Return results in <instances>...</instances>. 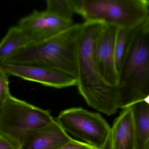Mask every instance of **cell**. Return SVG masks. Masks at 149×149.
<instances>
[{
	"instance_id": "cell-1",
	"label": "cell",
	"mask_w": 149,
	"mask_h": 149,
	"mask_svg": "<svg viewBox=\"0 0 149 149\" xmlns=\"http://www.w3.org/2000/svg\"><path fill=\"white\" fill-rule=\"evenodd\" d=\"M104 24L85 22L82 24L77 55V85L87 104L109 116L121 108L118 87L108 84L99 72L94 57L95 47Z\"/></svg>"
},
{
	"instance_id": "cell-2",
	"label": "cell",
	"mask_w": 149,
	"mask_h": 149,
	"mask_svg": "<svg viewBox=\"0 0 149 149\" xmlns=\"http://www.w3.org/2000/svg\"><path fill=\"white\" fill-rule=\"evenodd\" d=\"M82 24H75L48 39L17 51L0 62L46 66L77 78V55Z\"/></svg>"
},
{
	"instance_id": "cell-3",
	"label": "cell",
	"mask_w": 149,
	"mask_h": 149,
	"mask_svg": "<svg viewBox=\"0 0 149 149\" xmlns=\"http://www.w3.org/2000/svg\"><path fill=\"white\" fill-rule=\"evenodd\" d=\"M142 24L134 30L118 73L121 109L149 95V32L143 29Z\"/></svg>"
},
{
	"instance_id": "cell-4",
	"label": "cell",
	"mask_w": 149,
	"mask_h": 149,
	"mask_svg": "<svg viewBox=\"0 0 149 149\" xmlns=\"http://www.w3.org/2000/svg\"><path fill=\"white\" fill-rule=\"evenodd\" d=\"M149 12L146 0H83L79 15L85 22L132 30L142 24Z\"/></svg>"
},
{
	"instance_id": "cell-5",
	"label": "cell",
	"mask_w": 149,
	"mask_h": 149,
	"mask_svg": "<svg viewBox=\"0 0 149 149\" xmlns=\"http://www.w3.org/2000/svg\"><path fill=\"white\" fill-rule=\"evenodd\" d=\"M54 120L49 111L10 94L0 108V135L19 149L26 134Z\"/></svg>"
},
{
	"instance_id": "cell-6",
	"label": "cell",
	"mask_w": 149,
	"mask_h": 149,
	"mask_svg": "<svg viewBox=\"0 0 149 149\" xmlns=\"http://www.w3.org/2000/svg\"><path fill=\"white\" fill-rule=\"evenodd\" d=\"M56 121L65 132L98 149L102 148L111 129L100 114L79 108L63 111Z\"/></svg>"
},
{
	"instance_id": "cell-7",
	"label": "cell",
	"mask_w": 149,
	"mask_h": 149,
	"mask_svg": "<svg viewBox=\"0 0 149 149\" xmlns=\"http://www.w3.org/2000/svg\"><path fill=\"white\" fill-rule=\"evenodd\" d=\"M0 65L8 76H15L45 86L63 88L77 86V78L73 75L46 66L4 62H0Z\"/></svg>"
},
{
	"instance_id": "cell-8",
	"label": "cell",
	"mask_w": 149,
	"mask_h": 149,
	"mask_svg": "<svg viewBox=\"0 0 149 149\" xmlns=\"http://www.w3.org/2000/svg\"><path fill=\"white\" fill-rule=\"evenodd\" d=\"M118 27L104 24L95 43L94 57L101 76L110 85L117 86L118 73L115 61L114 47Z\"/></svg>"
},
{
	"instance_id": "cell-9",
	"label": "cell",
	"mask_w": 149,
	"mask_h": 149,
	"mask_svg": "<svg viewBox=\"0 0 149 149\" xmlns=\"http://www.w3.org/2000/svg\"><path fill=\"white\" fill-rule=\"evenodd\" d=\"M73 24V20L62 19L47 10H34L20 19L17 25L29 32L37 43L59 34Z\"/></svg>"
},
{
	"instance_id": "cell-10",
	"label": "cell",
	"mask_w": 149,
	"mask_h": 149,
	"mask_svg": "<svg viewBox=\"0 0 149 149\" xmlns=\"http://www.w3.org/2000/svg\"><path fill=\"white\" fill-rule=\"evenodd\" d=\"M72 139L54 120L26 134L19 149H58Z\"/></svg>"
},
{
	"instance_id": "cell-11",
	"label": "cell",
	"mask_w": 149,
	"mask_h": 149,
	"mask_svg": "<svg viewBox=\"0 0 149 149\" xmlns=\"http://www.w3.org/2000/svg\"><path fill=\"white\" fill-rule=\"evenodd\" d=\"M111 134L113 149H135L133 118L129 108L124 109L115 120Z\"/></svg>"
},
{
	"instance_id": "cell-12",
	"label": "cell",
	"mask_w": 149,
	"mask_h": 149,
	"mask_svg": "<svg viewBox=\"0 0 149 149\" xmlns=\"http://www.w3.org/2000/svg\"><path fill=\"white\" fill-rule=\"evenodd\" d=\"M130 109L133 118L135 136V149L149 148V95L133 103Z\"/></svg>"
},
{
	"instance_id": "cell-13",
	"label": "cell",
	"mask_w": 149,
	"mask_h": 149,
	"mask_svg": "<svg viewBox=\"0 0 149 149\" xmlns=\"http://www.w3.org/2000/svg\"><path fill=\"white\" fill-rule=\"evenodd\" d=\"M36 43L33 36L18 25L9 28L0 42V62L15 52Z\"/></svg>"
},
{
	"instance_id": "cell-14",
	"label": "cell",
	"mask_w": 149,
	"mask_h": 149,
	"mask_svg": "<svg viewBox=\"0 0 149 149\" xmlns=\"http://www.w3.org/2000/svg\"><path fill=\"white\" fill-rule=\"evenodd\" d=\"M135 29L128 30L122 28H118L117 29L115 42L114 52L116 66L118 73L127 54Z\"/></svg>"
},
{
	"instance_id": "cell-15",
	"label": "cell",
	"mask_w": 149,
	"mask_h": 149,
	"mask_svg": "<svg viewBox=\"0 0 149 149\" xmlns=\"http://www.w3.org/2000/svg\"><path fill=\"white\" fill-rule=\"evenodd\" d=\"M46 9L55 15L67 20H72L74 13L71 0H47Z\"/></svg>"
},
{
	"instance_id": "cell-16",
	"label": "cell",
	"mask_w": 149,
	"mask_h": 149,
	"mask_svg": "<svg viewBox=\"0 0 149 149\" xmlns=\"http://www.w3.org/2000/svg\"><path fill=\"white\" fill-rule=\"evenodd\" d=\"M8 76L0 65V108L10 94Z\"/></svg>"
},
{
	"instance_id": "cell-17",
	"label": "cell",
	"mask_w": 149,
	"mask_h": 149,
	"mask_svg": "<svg viewBox=\"0 0 149 149\" xmlns=\"http://www.w3.org/2000/svg\"><path fill=\"white\" fill-rule=\"evenodd\" d=\"M58 149H98L86 143L76 140H71L69 142Z\"/></svg>"
},
{
	"instance_id": "cell-18",
	"label": "cell",
	"mask_w": 149,
	"mask_h": 149,
	"mask_svg": "<svg viewBox=\"0 0 149 149\" xmlns=\"http://www.w3.org/2000/svg\"><path fill=\"white\" fill-rule=\"evenodd\" d=\"M0 149H17L8 139L0 135Z\"/></svg>"
},
{
	"instance_id": "cell-19",
	"label": "cell",
	"mask_w": 149,
	"mask_h": 149,
	"mask_svg": "<svg viewBox=\"0 0 149 149\" xmlns=\"http://www.w3.org/2000/svg\"><path fill=\"white\" fill-rule=\"evenodd\" d=\"M101 149H113L112 147V137H111V131L109 136Z\"/></svg>"
},
{
	"instance_id": "cell-20",
	"label": "cell",
	"mask_w": 149,
	"mask_h": 149,
	"mask_svg": "<svg viewBox=\"0 0 149 149\" xmlns=\"http://www.w3.org/2000/svg\"><path fill=\"white\" fill-rule=\"evenodd\" d=\"M143 29L145 31L149 32V12L144 22L142 24Z\"/></svg>"
},
{
	"instance_id": "cell-21",
	"label": "cell",
	"mask_w": 149,
	"mask_h": 149,
	"mask_svg": "<svg viewBox=\"0 0 149 149\" xmlns=\"http://www.w3.org/2000/svg\"><path fill=\"white\" fill-rule=\"evenodd\" d=\"M148 149H149V148H148Z\"/></svg>"
}]
</instances>
